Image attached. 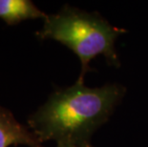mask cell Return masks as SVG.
<instances>
[{"label": "cell", "instance_id": "obj_2", "mask_svg": "<svg viewBox=\"0 0 148 147\" xmlns=\"http://www.w3.org/2000/svg\"><path fill=\"white\" fill-rule=\"evenodd\" d=\"M124 29L111 26L96 14L64 6L55 14H47L41 30L36 33L40 39H53L67 46L81 61V74L78 81L89 70V62L97 55H103L110 64L119 66L115 50V40Z\"/></svg>", "mask_w": 148, "mask_h": 147}, {"label": "cell", "instance_id": "obj_4", "mask_svg": "<svg viewBox=\"0 0 148 147\" xmlns=\"http://www.w3.org/2000/svg\"><path fill=\"white\" fill-rule=\"evenodd\" d=\"M47 14L30 0H0V19L8 25H16L29 19H45Z\"/></svg>", "mask_w": 148, "mask_h": 147}, {"label": "cell", "instance_id": "obj_3", "mask_svg": "<svg viewBox=\"0 0 148 147\" xmlns=\"http://www.w3.org/2000/svg\"><path fill=\"white\" fill-rule=\"evenodd\" d=\"M11 145L43 147L29 127L18 122L10 110L0 105V147Z\"/></svg>", "mask_w": 148, "mask_h": 147}, {"label": "cell", "instance_id": "obj_1", "mask_svg": "<svg viewBox=\"0 0 148 147\" xmlns=\"http://www.w3.org/2000/svg\"><path fill=\"white\" fill-rule=\"evenodd\" d=\"M124 94L118 84L88 88L83 82L55 91L28 118V127L40 142L90 145L97 127L108 120Z\"/></svg>", "mask_w": 148, "mask_h": 147}, {"label": "cell", "instance_id": "obj_5", "mask_svg": "<svg viewBox=\"0 0 148 147\" xmlns=\"http://www.w3.org/2000/svg\"><path fill=\"white\" fill-rule=\"evenodd\" d=\"M56 147H91V146L90 145H85V146L75 145V144H69V143H58Z\"/></svg>", "mask_w": 148, "mask_h": 147}]
</instances>
